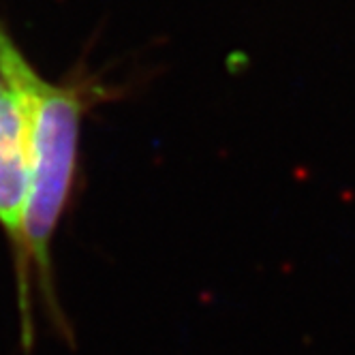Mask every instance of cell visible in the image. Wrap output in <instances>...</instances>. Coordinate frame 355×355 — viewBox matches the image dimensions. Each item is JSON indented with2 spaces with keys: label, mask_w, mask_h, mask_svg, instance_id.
Wrapping results in <instances>:
<instances>
[{
  "label": "cell",
  "mask_w": 355,
  "mask_h": 355,
  "mask_svg": "<svg viewBox=\"0 0 355 355\" xmlns=\"http://www.w3.org/2000/svg\"><path fill=\"white\" fill-rule=\"evenodd\" d=\"M0 84L21 122L28 159L26 255L31 276L58 315L52 272V244L67 212L78 175L82 120L90 105L82 84L45 80L24 56L0 19Z\"/></svg>",
  "instance_id": "obj_1"
},
{
  "label": "cell",
  "mask_w": 355,
  "mask_h": 355,
  "mask_svg": "<svg viewBox=\"0 0 355 355\" xmlns=\"http://www.w3.org/2000/svg\"><path fill=\"white\" fill-rule=\"evenodd\" d=\"M26 206H28V159L21 122L7 90L0 94V230L7 236L17 278V297L24 338L33 343L31 285L33 276L26 255Z\"/></svg>",
  "instance_id": "obj_2"
},
{
  "label": "cell",
  "mask_w": 355,
  "mask_h": 355,
  "mask_svg": "<svg viewBox=\"0 0 355 355\" xmlns=\"http://www.w3.org/2000/svg\"><path fill=\"white\" fill-rule=\"evenodd\" d=\"M0 94H3V84H0Z\"/></svg>",
  "instance_id": "obj_3"
}]
</instances>
